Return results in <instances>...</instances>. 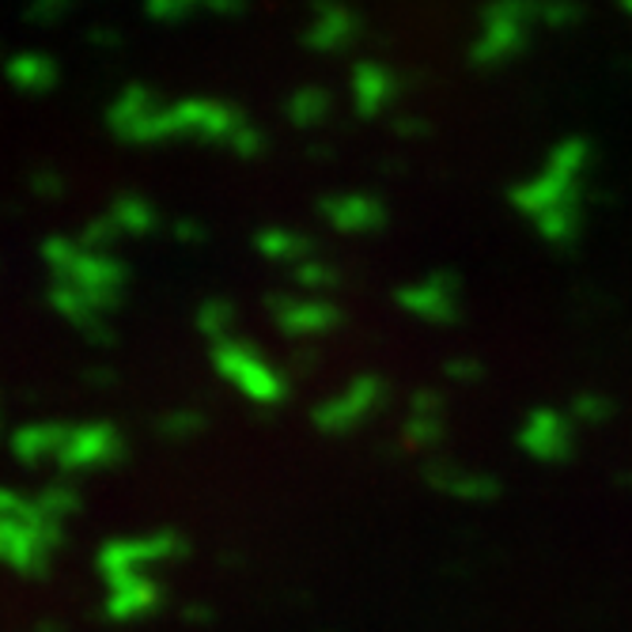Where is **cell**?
Instances as JSON below:
<instances>
[{
    "label": "cell",
    "instance_id": "obj_1",
    "mask_svg": "<svg viewBox=\"0 0 632 632\" xmlns=\"http://www.w3.org/2000/svg\"><path fill=\"white\" fill-rule=\"evenodd\" d=\"M12 80L16 88H27V91H42L53 84V65L42 58H23L12 65Z\"/></svg>",
    "mask_w": 632,
    "mask_h": 632
}]
</instances>
